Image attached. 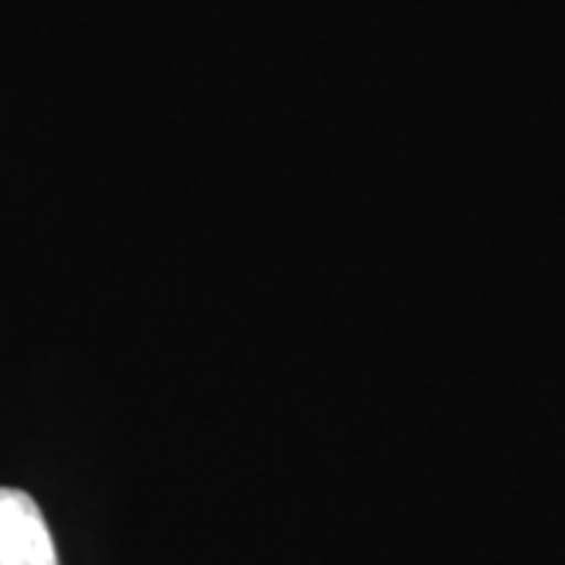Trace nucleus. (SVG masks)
I'll return each instance as SVG.
<instances>
[{
  "label": "nucleus",
  "mask_w": 565,
  "mask_h": 565,
  "mask_svg": "<svg viewBox=\"0 0 565 565\" xmlns=\"http://www.w3.org/2000/svg\"><path fill=\"white\" fill-rule=\"evenodd\" d=\"M0 565H61L41 505L17 487H0Z\"/></svg>",
  "instance_id": "f257e3e1"
}]
</instances>
